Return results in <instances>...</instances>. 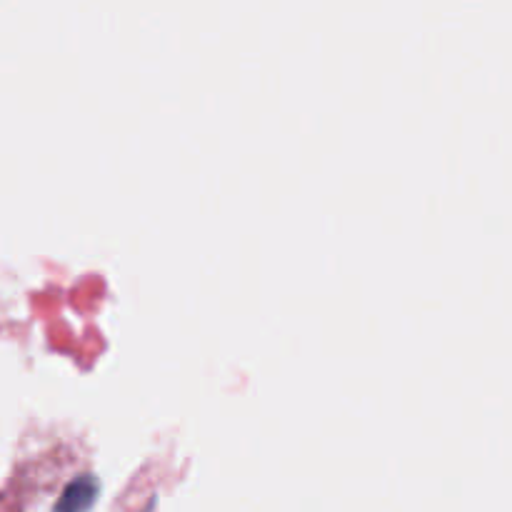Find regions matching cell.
<instances>
[{
    "label": "cell",
    "instance_id": "cell-1",
    "mask_svg": "<svg viewBox=\"0 0 512 512\" xmlns=\"http://www.w3.org/2000/svg\"><path fill=\"white\" fill-rule=\"evenodd\" d=\"M95 495V483L93 478H80L70 485L63 493V498L55 505V512H85L93 503Z\"/></svg>",
    "mask_w": 512,
    "mask_h": 512
}]
</instances>
